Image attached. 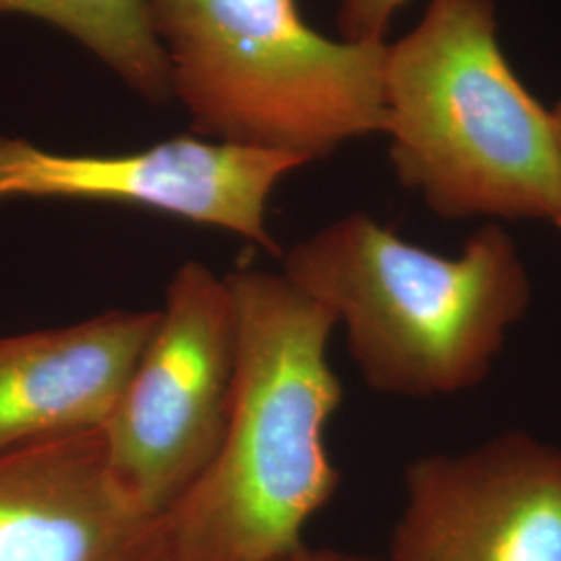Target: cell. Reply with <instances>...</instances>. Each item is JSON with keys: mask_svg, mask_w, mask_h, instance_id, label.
Instances as JSON below:
<instances>
[{"mask_svg": "<svg viewBox=\"0 0 561 561\" xmlns=\"http://www.w3.org/2000/svg\"><path fill=\"white\" fill-rule=\"evenodd\" d=\"M146 352L102 426L121 489L164 516L201 481L229 422L238 314L227 277L185 262L167 285Z\"/></svg>", "mask_w": 561, "mask_h": 561, "instance_id": "obj_5", "label": "cell"}, {"mask_svg": "<svg viewBox=\"0 0 561 561\" xmlns=\"http://www.w3.org/2000/svg\"><path fill=\"white\" fill-rule=\"evenodd\" d=\"M159 310H111L0 337V456L99 431L154 335Z\"/></svg>", "mask_w": 561, "mask_h": 561, "instance_id": "obj_9", "label": "cell"}, {"mask_svg": "<svg viewBox=\"0 0 561 561\" xmlns=\"http://www.w3.org/2000/svg\"><path fill=\"white\" fill-rule=\"evenodd\" d=\"M178 96L206 140L319 161L385 131L387 42L335 41L298 0H146Z\"/></svg>", "mask_w": 561, "mask_h": 561, "instance_id": "obj_4", "label": "cell"}, {"mask_svg": "<svg viewBox=\"0 0 561 561\" xmlns=\"http://www.w3.org/2000/svg\"><path fill=\"white\" fill-rule=\"evenodd\" d=\"M387 561H561V447L514 428L410 461Z\"/></svg>", "mask_w": 561, "mask_h": 561, "instance_id": "obj_7", "label": "cell"}, {"mask_svg": "<svg viewBox=\"0 0 561 561\" xmlns=\"http://www.w3.org/2000/svg\"><path fill=\"white\" fill-rule=\"evenodd\" d=\"M238 366L221 447L167 514L175 561H280L340 486L324 443L343 400L329 360L337 321L283 273L227 275Z\"/></svg>", "mask_w": 561, "mask_h": 561, "instance_id": "obj_1", "label": "cell"}, {"mask_svg": "<svg viewBox=\"0 0 561 561\" xmlns=\"http://www.w3.org/2000/svg\"><path fill=\"white\" fill-rule=\"evenodd\" d=\"M410 0H341L337 27L343 41H385L393 18Z\"/></svg>", "mask_w": 561, "mask_h": 561, "instance_id": "obj_11", "label": "cell"}, {"mask_svg": "<svg viewBox=\"0 0 561 561\" xmlns=\"http://www.w3.org/2000/svg\"><path fill=\"white\" fill-rule=\"evenodd\" d=\"M0 15L46 21L113 69L141 99H171V76L146 0H0Z\"/></svg>", "mask_w": 561, "mask_h": 561, "instance_id": "obj_10", "label": "cell"}, {"mask_svg": "<svg viewBox=\"0 0 561 561\" xmlns=\"http://www.w3.org/2000/svg\"><path fill=\"white\" fill-rule=\"evenodd\" d=\"M382 94L393 171L437 217L551 219V111L505 59L493 0H431L387 44Z\"/></svg>", "mask_w": 561, "mask_h": 561, "instance_id": "obj_3", "label": "cell"}, {"mask_svg": "<svg viewBox=\"0 0 561 561\" xmlns=\"http://www.w3.org/2000/svg\"><path fill=\"white\" fill-rule=\"evenodd\" d=\"M0 561H175L164 516L113 479L102 431L0 456Z\"/></svg>", "mask_w": 561, "mask_h": 561, "instance_id": "obj_8", "label": "cell"}, {"mask_svg": "<svg viewBox=\"0 0 561 561\" xmlns=\"http://www.w3.org/2000/svg\"><path fill=\"white\" fill-rule=\"evenodd\" d=\"M280 561H387V558H366L356 553H343L333 549H308L304 547L298 553Z\"/></svg>", "mask_w": 561, "mask_h": 561, "instance_id": "obj_13", "label": "cell"}, {"mask_svg": "<svg viewBox=\"0 0 561 561\" xmlns=\"http://www.w3.org/2000/svg\"><path fill=\"white\" fill-rule=\"evenodd\" d=\"M301 157L178 136L125 154H62L32 141L0 138V202H108L229 231L280 254L266 206Z\"/></svg>", "mask_w": 561, "mask_h": 561, "instance_id": "obj_6", "label": "cell"}, {"mask_svg": "<svg viewBox=\"0 0 561 561\" xmlns=\"http://www.w3.org/2000/svg\"><path fill=\"white\" fill-rule=\"evenodd\" d=\"M283 275L333 312L368 387L419 400L479 387L535 296L500 222L449 256L352 213L285 252Z\"/></svg>", "mask_w": 561, "mask_h": 561, "instance_id": "obj_2", "label": "cell"}, {"mask_svg": "<svg viewBox=\"0 0 561 561\" xmlns=\"http://www.w3.org/2000/svg\"><path fill=\"white\" fill-rule=\"evenodd\" d=\"M553 119V144H556V194H553V210L551 219L561 231V101L551 108Z\"/></svg>", "mask_w": 561, "mask_h": 561, "instance_id": "obj_12", "label": "cell"}]
</instances>
